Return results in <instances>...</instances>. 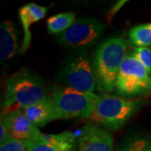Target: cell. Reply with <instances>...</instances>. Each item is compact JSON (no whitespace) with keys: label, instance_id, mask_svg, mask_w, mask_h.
Wrapping results in <instances>:
<instances>
[{"label":"cell","instance_id":"12","mask_svg":"<svg viewBox=\"0 0 151 151\" xmlns=\"http://www.w3.org/2000/svg\"><path fill=\"white\" fill-rule=\"evenodd\" d=\"M18 32L10 21H4L0 27V59L2 61L11 59L16 54Z\"/></svg>","mask_w":151,"mask_h":151},{"label":"cell","instance_id":"4","mask_svg":"<svg viewBox=\"0 0 151 151\" xmlns=\"http://www.w3.org/2000/svg\"><path fill=\"white\" fill-rule=\"evenodd\" d=\"M50 96L60 119H89L100 97L94 92H83L65 86H54Z\"/></svg>","mask_w":151,"mask_h":151},{"label":"cell","instance_id":"3","mask_svg":"<svg viewBox=\"0 0 151 151\" xmlns=\"http://www.w3.org/2000/svg\"><path fill=\"white\" fill-rule=\"evenodd\" d=\"M144 104L145 101L142 99H129L104 94L100 97L96 109L89 119L109 129H119Z\"/></svg>","mask_w":151,"mask_h":151},{"label":"cell","instance_id":"18","mask_svg":"<svg viewBox=\"0 0 151 151\" xmlns=\"http://www.w3.org/2000/svg\"><path fill=\"white\" fill-rule=\"evenodd\" d=\"M133 55L151 76V49L150 47H136Z\"/></svg>","mask_w":151,"mask_h":151},{"label":"cell","instance_id":"10","mask_svg":"<svg viewBox=\"0 0 151 151\" xmlns=\"http://www.w3.org/2000/svg\"><path fill=\"white\" fill-rule=\"evenodd\" d=\"M48 7L38 5L34 3H29L22 6L19 9V16L24 29V40L19 52L25 54L30 47L32 40V34L30 31V26L34 23L40 21L46 15Z\"/></svg>","mask_w":151,"mask_h":151},{"label":"cell","instance_id":"14","mask_svg":"<svg viewBox=\"0 0 151 151\" xmlns=\"http://www.w3.org/2000/svg\"><path fill=\"white\" fill-rule=\"evenodd\" d=\"M75 22L76 15L72 12L55 14L47 20L48 32L51 35H60L69 29Z\"/></svg>","mask_w":151,"mask_h":151},{"label":"cell","instance_id":"7","mask_svg":"<svg viewBox=\"0 0 151 151\" xmlns=\"http://www.w3.org/2000/svg\"><path fill=\"white\" fill-rule=\"evenodd\" d=\"M106 24L95 18L79 19L65 31L58 35V43L73 49L86 48L96 44L105 31Z\"/></svg>","mask_w":151,"mask_h":151},{"label":"cell","instance_id":"5","mask_svg":"<svg viewBox=\"0 0 151 151\" xmlns=\"http://www.w3.org/2000/svg\"><path fill=\"white\" fill-rule=\"evenodd\" d=\"M56 81L80 92H94L97 82L88 55L85 51H80L68 57L61 66Z\"/></svg>","mask_w":151,"mask_h":151},{"label":"cell","instance_id":"16","mask_svg":"<svg viewBox=\"0 0 151 151\" xmlns=\"http://www.w3.org/2000/svg\"><path fill=\"white\" fill-rule=\"evenodd\" d=\"M117 151H151V142L138 135L130 136L119 145Z\"/></svg>","mask_w":151,"mask_h":151},{"label":"cell","instance_id":"21","mask_svg":"<svg viewBox=\"0 0 151 151\" xmlns=\"http://www.w3.org/2000/svg\"><path fill=\"white\" fill-rule=\"evenodd\" d=\"M125 3H127V1H119V2H118L115 5L113 6V8L110 9V11H109V13H108V19H109V21L112 19V18H113V16L119 11V9H120V8H122L123 7V5H124Z\"/></svg>","mask_w":151,"mask_h":151},{"label":"cell","instance_id":"19","mask_svg":"<svg viewBox=\"0 0 151 151\" xmlns=\"http://www.w3.org/2000/svg\"><path fill=\"white\" fill-rule=\"evenodd\" d=\"M29 151H76V150H66L50 145L40 140L28 141Z\"/></svg>","mask_w":151,"mask_h":151},{"label":"cell","instance_id":"17","mask_svg":"<svg viewBox=\"0 0 151 151\" xmlns=\"http://www.w3.org/2000/svg\"><path fill=\"white\" fill-rule=\"evenodd\" d=\"M0 144V151H29L28 141L15 139L12 136Z\"/></svg>","mask_w":151,"mask_h":151},{"label":"cell","instance_id":"20","mask_svg":"<svg viewBox=\"0 0 151 151\" xmlns=\"http://www.w3.org/2000/svg\"><path fill=\"white\" fill-rule=\"evenodd\" d=\"M9 136H11V135L9 134V133L6 126L4 124L3 120L1 119V123H0V143L4 142Z\"/></svg>","mask_w":151,"mask_h":151},{"label":"cell","instance_id":"9","mask_svg":"<svg viewBox=\"0 0 151 151\" xmlns=\"http://www.w3.org/2000/svg\"><path fill=\"white\" fill-rule=\"evenodd\" d=\"M78 151H113V139L108 131L88 124L78 136Z\"/></svg>","mask_w":151,"mask_h":151},{"label":"cell","instance_id":"11","mask_svg":"<svg viewBox=\"0 0 151 151\" xmlns=\"http://www.w3.org/2000/svg\"><path fill=\"white\" fill-rule=\"evenodd\" d=\"M22 110L25 117L38 128L44 127L51 121L60 119L59 113L55 107L50 96L40 103H35Z\"/></svg>","mask_w":151,"mask_h":151},{"label":"cell","instance_id":"1","mask_svg":"<svg viewBox=\"0 0 151 151\" xmlns=\"http://www.w3.org/2000/svg\"><path fill=\"white\" fill-rule=\"evenodd\" d=\"M126 50L127 43L121 36L108 39L96 50L92 65L97 88L100 92L108 93L115 89L119 70L126 56Z\"/></svg>","mask_w":151,"mask_h":151},{"label":"cell","instance_id":"8","mask_svg":"<svg viewBox=\"0 0 151 151\" xmlns=\"http://www.w3.org/2000/svg\"><path fill=\"white\" fill-rule=\"evenodd\" d=\"M1 119L9 134L15 139L35 141L42 134L37 126L32 124L25 117L23 111L19 108L11 111L4 118L2 117Z\"/></svg>","mask_w":151,"mask_h":151},{"label":"cell","instance_id":"13","mask_svg":"<svg viewBox=\"0 0 151 151\" xmlns=\"http://www.w3.org/2000/svg\"><path fill=\"white\" fill-rule=\"evenodd\" d=\"M37 140L62 149L75 150L76 145L78 142V137H76L72 132L65 131L57 134H42Z\"/></svg>","mask_w":151,"mask_h":151},{"label":"cell","instance_id":"15","mask_svg":"<svg viewBox=\"0 0 151 151\" xmlns=\"http://www.w3.org/2000/svg\"><path fill=\"white\" fill-rule=\"evenodd\" d=\"M129 40L136 47L151 46V23L138 24L129 31Z\"/></svg>","mask_w":151,"mask_h":151},{"label":"cell","instance_id":"2","mask_svg":"<svg viewBox=\"0 0 151 151\" xmlns=\"http://www.w3.org/2000/svg\"><path fill=\"white\" fill-rule=\"evenodd\" d=\"M49 96L41 77L33 70L24 68L8 78L4 104L5 108L16 105L24 109Z\"/></svg>","mask_w":151,"mask_h":151},{"label":"cell","instance_id":"6","mask_svg":"<svg viewBox=\"0 0 151 151\" xmlns=\"http://www.w3.org/2000/svg\"><path fill=\"white\" fill-rule=\"evenodd\" d=\"M119 95L133 99L151 92V76L133 54L126 55L115 83Z\"/></svg>","mask_w":151,"mask_h":151}]
</instances>
